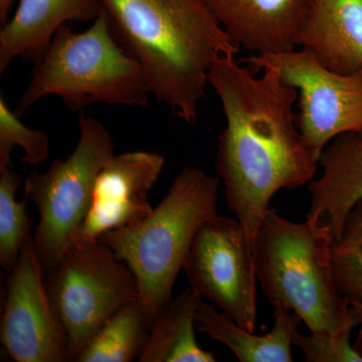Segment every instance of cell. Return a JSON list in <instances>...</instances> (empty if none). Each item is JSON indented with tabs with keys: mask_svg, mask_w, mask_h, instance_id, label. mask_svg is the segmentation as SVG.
<instances>
[{
	"mask_svg": "<svg viewBox=\"0 0 362 362\" xmlns=\"http://www.w3.org/2000/svg\"><path fill=\"white\" fill-rule=\"evenodd\" d=\"M263 71L257 77L235 56H221L209 74L226 119L216 169L252 251L273 195L306 185L319 165L297 127V90L285 85L274 69Z\"/></svg>",
	"mask_w": 362,
	"mask_h": 362,
	"instance_id": "1",
	"label": "cell"
},
{
	"mask_svg": "<svg viewBox=\"0 0 362 362\" xmlns=\"http://www.w3.org/2000/svg\"><path fill=\"white\" fill-rule=\"evenodd\" d=\"M97 1L114 39L142 66L151 94L194 125L214 62L240 52L206 0Z\"/></svg>",
	"mask_w": 362,
	"mask_h": 362,
	"instance_id": "2",
	"label": "cell"
},
{
	"mask_svg": "<svg viewBox=\"0 0 362 362\" xmlns=\"http://www.w3.org/2000/svg\"><path fill=\"white\" fill-rule=\"evenodd\" d=\"M330 230L294 223L269 209L252 247L255 274L272 306L295 312L313 334L337 337L362 324V304L338 292L331 267Z\"/></svg>",
	"mask_w": 362,
	"mask_h": 362,
	"instance_id": "3",
	"label": "cell"
},
{
	"mask_svg": "<svg viewBox=\"0 0 362 362\" xmlns=\"http://www.w3.org/2000/svg\"><path fill=\"white\" fill-rule=\"evenodd\" d=\"M220 180L201 168L185 166L163 201L144 220L99 238L129 266L143 306L153 319L173 300V286L195 233L218 214Z\"/></svg>",
	"mask_w": 362,
	"mask_h": 362,
	"instance_id": "4",
	"label": "cell"
},
{
	"mask_svg": "<svg viewBox=\"0 0 362 362\" xmlns=\"http://www.w3.org/2000/svg\"><path fill=\"white\" fill-rule=\"evenodd\" d=\"M150 94L142 66L114 39L102 11L86 32L75 33L66 23L59 28L14 112L21 116L51 95L80 111L98 103L145 107Z\"/></svg>",
	"mask_w": 362,
	"mask_h": 362,
	"instance_id": "5",
	"label": "cell"
},
{
	"mask_svg": "<svg viewBox=\"0 0 362 362\" xmlns=\"http://www.w3.org/2000/svg\"><path fill=\"white\" fill-rule=\"evenodd\" d=\"M78 128L77 146L68 158L54 160L45 173L33 171L25 180L23 197L40 213L33 243L45 270L75 244L97 176L115 156L113 138L103 123L81 113Z\"/></svg>",
	"mask_w": 362,
	"mask_h": 362,
	"instance_id": "6",
	"label": "cell"
},
{
	"mask_svg": "<svg viewBox=\"0 0 362 362\" xmlns=\"http://www.w3.org/2000/svg\"><path fill=\"white\" fill-rule=\"evenodd\" d=\"M45 285L66 330L69 361L117 312L139 298L129 266L99 239L76 242L47 270Z\"/></svg>",
	"mask_w": 362,
	"mask_h": 362,
	"instance_id": "7",
	"label": "cell"
},
{
	"mask_svg": "<svg viewBox=\"0 0 362 362\" xmlns=\"http://www.w3.org/2000/svg\"><path fill=\"white\" fill-rule=\"evenodd\" d=\"M243 63L254 71L274 69L299 92L297 127L317 160L337 136L362 130V70L335 73L305 49L255 54Z\"/></svg>",
	"mask_w": 362,
	"mask_h": 362,
	"instance_id": "8",
	"label": "cell"
},
{
	"mask_svg": "<svg viewBox=\"0 0 362 362\" xmlns=\"http://www.w3.org/2000/svg\"><path fill=\"white\" fill-rule=\"evenodd\" d=\"M183 271L190 287L247 330L257 327L256 274L242 223L216 216L195 233Z\"/></svg>",
	"mask_w": 362,
	"mask_h": 362,
	"instance_id": "9",
	"label": "cell"
},
{
	"mask_svg": "<svg viewBox=\"0 0 362 362\" xmlns=\"http://www.w3.org/2000/svg\"><path fill=\"white\" fill-rule=\"evenodd\" d=\"M42 273L30 235L7 273L1 316V344L13 361H69L66 330L47 296Z\"/></svg>",
	"mask_w": 362,
	"mask_h": 362,
	"instance_id": "10",
	"label": "cell"
},
{
	"mask_svg": "<svg viewBox=\"0 0 362 362\" xmlns=\"http://www.w3.org/2000/svg\"><path fill=\"white\" fill-rule=\"evenodd\" d=\"M165 159L147 151L114 156L98 175L92 201L76 242L98 240L103 233L135 225L153 211L148 194Z\"/></svg>",
	"mask_w": 362,
	"mask_h": 362,
	"instance_id": "11",
	"label": "cell"
},
{
	"mask_svg": "<svg viewBox=\"0 0 362 362\" xmlns=\"http://www.w3.org/2000/svg\"><path fill=\"white\" fill-rule=\"evenodd\" d=\"M239 47L257 54H281L297 40L313 0H206Z\"/></svg>",
	"mask_w": 362,
	"mask_h": 362,
	"instance_id": "12",
	"label": "cell"
},
{
	"mask_svg": "<svg viewBox=\"0 0 362 362\" xmlns=\"http://www.w3.org/2000/svg\"><path fill=\"white\" fill-rule=\"evenodd\" d=\"M318 164L322 175L309 185L306 221L327 228L335 243L345 218L362 199V130L334 138L324 148Z\"/></svg>",
	"mask_w": 362,
	"mask_h": 362,
	"instance_id": "13",
	"label": "cell"
},
{
	"mask_svg": "<svg viewBox=\"0 0 362 362\" xmlns=\"http://www.w3.org/2000/svg\"><path fill=\"white\" fill-rule=\"evenodd\" d=\"M101 13L97 0H20L0 30V74L18 57L37 63L62 25L94 21Z\"/></svg>",
	"mask_w": 362,
	"mask_h": 362,
	"instance_id": "14",
	"label": "cell"
},
{
	"mask_svg": "<svg viewBox=\"0 0 362 362\" xmlns=\"http://www.w3.org/2000/svg\"><path fill=\"white\" fill-rule=\"evenodd\" d=\"M297 45L335 73L362 70V0H313Z\"/></svg>",
	"mask_w": 362,
	"mask_h": 362,
	"instance_id": "15",
	"label": "cell"
},
{
	"mask_svg": "<svg viewBox=\"0 0 362 362\" xmlns=\"http://www.w3.org/2000/svg\"><path fill=\"white\" fill-rule=\"evenodd\" d=\"M273 309L275 324L265 335L247 330L204 301L195 313L194 326L228 346L240 362H291V344L301 318L283 305Z\"/></svg>",
	"mask_w": 362,
	"mask_h": 362,
	"instance_id": "16",
	"label": "cell"
},
{
	"mask_svg": "<svg viewBox=\"0 0 362 362\" xmlns=\"http://www.w3.org/2000/svg\"><path fill=\"white\" fill-rule=\"evenodd\" d=\"M204 299L192 287L169 302L154 319L140 362H214L195 339L194 316Z\"/></svg>",
	"mask_w": 362,
	"mask_h": 362,
	"instance_id": "17",
	"label": "cell"
},
{
	"mask_svg": "<svg viewBox=\"0 0 362 362\" xmlns=\"http://www.w3.org/2000/svg\"><path fill=\"white\" fill-rule=\"evenodd\" d=\"M153 321L140 298L133 300L98 331L75 362H130L139 358Z\"/></svg>",
	"mask_w": 362,
	"mask_h": 362,
	"instance_id": "18",
	"label": "cell"
},
{
	"mask_svg": "<svg viewBox=\"0 0 362 362\" xmlns=\"http://www.w3.org/2000/svg\"><path fill=\"white\" fill-rule=\"evenodd\" d=\"M331 267L338 292L349 303L362 304V199L350 211L330 250Z\"/></svg>",
	"mask_w": 362,
	"mask_h": 362,
	"instance_id": "19",
	"label": "cell"
},
{
	"mask_svg": "<svg viewBox=\"0 0 362 362\" xmlns=\"http://www.w3.org/2000/svg\"><path fill=\"white\" fill-rule=\"evenodd\" d=\"M21 182L13 168L0 170V265L6 274L16 266L33 226V218L26 211L28 199L16 201Z\"/></svg>",
	"mask_w": 362,
	"mask_h": 362,
	"instance_id": "20",
	"label": "cell"
},
{
	"mask_svg": "<svg viewBox=\"0 0 362 362\" xmlns=\"http://www.w3.org/2000/svg\"><path fill=\"white\" fill-rule=\"evenodd\" d=\"M18 115L7 105L4 96L0 97V170L13 168L11 152L16 146L25 151L23 163H42L49 153V139L45 133L30 129L21 123Z\"/></svg>",
	"mask_w": 362,
	"mask_h": 362,
	"instance_id": "21",
	"label": "cell"
},
{
	"mask_svg": "<svg viewBox=\"0 0 362 362\" xmlns=\"http://www.w3.org/2000/svg\"><path fill=\"white\" fill-rule=\"evenodd\" d=\"M356 324H350L338 334L302 335L296 333L293 343L301 349L307 362H362L350 342L352 330Z\"/></svg>",
	"mask_w": 362,
	"mask_h": 362,
	"instance_id": "22",
	"label": "cell"
},
{
	"mask_svg": "<svg viewBox=\"0 0 362 362\" xmlns=\"http://www.w3.org/2000/svg\"><path fill=\"white\" fill-rule=\"evenodd\" d=\"M14 0H0V23L6 25L8 21L9 13L11 11Z\"/></svg>",
	"mask_w": 362,
	"mask_h": 362,
	"instance_id": "23",
	"label": "cell"
},
{
	"mask_svg": "<svg viewBox=\"0 0 362 362\" xmlns=\"http://www.w3.org/2000/svg\"><path fill=\"white\" fill-rule=\"evenodd\" d=\"M354 347V349L356 350L357 354L362 357V324L361 325V330H359L358 334H357Z\"/></svg>",
	"mask_w": 362,
	"mask_h": 362,
	"instance_id": "24",
	"label": "cell"
}]
</instances>
